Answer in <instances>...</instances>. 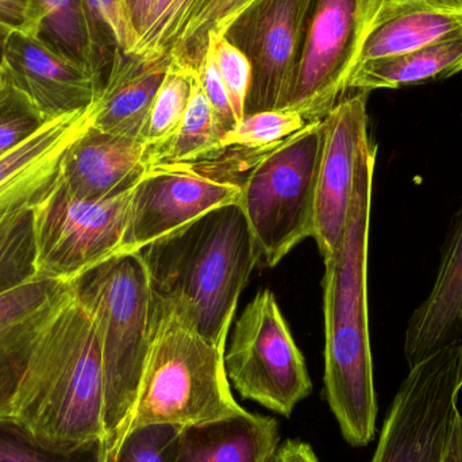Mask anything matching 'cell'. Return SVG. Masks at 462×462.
Here are the masks:
<instances>
[{
  "label": "cell",
  "mask_w": 462,
  "mask_h": 462,
  "mask_svg": "<svg viewBox=\"0 0 462 462\" xmlns=\"http://www.w3.org/2000/svg\"><path fill=\"white\" fill-rule=\"evenodd\" d=\"M269 462H319L312 448L300 439H287L277 447Z\"/></svg>",
  "instance_id": "39"
},
{
  "label": "cell",
  "mask_w": 462,
  "mask_h": 462,
  "mask_svg": "<svg viewBox=\"0 0 462 462\" xmlns=\"http://www.w3.org/2000/svg\"><path fill=\"white\" fill-rule=\"evenodd\" d=\"M206 2L208 0H157L133 54L143 60L170 56L181 32Z\"/></svg>",
  "instance_id": "31"
},
{
  "label": "cell",
  "mask_w": 462,
  "mask_h": 462,
  "mask_svg": "<svg viewBox=\"0 0 462 462\" xmlns=\"http://www.w3.org/2000/svg\"><path fill=\"white\" fill-rule=\"evenodd\" d=\"M78 300L91 315L105 376L108 456L129 430L156 328V303L140 252L106 261L75 280Z\"/></svg>",
  "instance_id": "4"
},
{
  "label": "cell",
  "mask_w": 462,
  "mask_h": 462,
  "mask_svg": "<svg viewBox=\"0 0 462 462\" xmlns=\"http://www.w3.org/2000/svg\"><path fill=\"white\" fill-rule=\"evenodd\" d=\"M323 146L322 119L260 154L242 179L239 206L258 263L265 268H273L296 245L314 236Z\"/></svg>",
  "instance_id": "6"
},
{
  "label": "cell",
  "mask_w": 462,
  "mask_h": 462,
  "mask_svg": "<svg viewBox=\"0 0 462 462\" xmlns=\"http://www.w3.org/2000/svg\"><path fill=\"white\" fill-rule=\"evenodd\" d=\"M377 146L358 152L355 191L341 245L325 260V393L342 437L366 447L376 434L377 398L368 315V246Z\"/></svg>",
  "instance_id": "1"
},
{
  "label": "cell",
  "mask_w": 462,
  "mask_h": 462,
  "mask_svg": "<svg viewBox=\"0 0 462 462\" xmlns=\"http://www.w3.org/2000/svg\"><path fill=\"white\" fill-rule=\"evenodd\" d=\"M75 295V282L32 279L0 293V417L16 395L49 323Z\"/></svg>",
  "instance_id": "15"
},
{
  "label": "cell",
  "mask_w": 462,
  "mask_h": 462,
  "mask_svg": "<svg viewBox=\"0 0 462 462\" xmlns=\"http://www.w3.org/2000/svg\"><path fill=\"white\" fill-rule=\"evenodd\" d=\"M170 61V56L143 60L118 49L99 97L91 107V126L140 141Z\"/></svg>",
  "instance_id": "19"
},
{
  "label": "cell",
  "mask_w": 462,
  "mask_h": 462,
  "mask_svg": "<svg viewBox=\"0 0 462 462\" xmlns=\"http://www.w3.org/2000/svg\"><path fill=\"white\" fill-rule=\"evenodd\" d=\"M312 122L295 111L272 110L245 116L221 141L222 151L266 152Z\"/></svg>",
  "instance_id": "29"
},
{
  "label": "cell",
  "mask_w": 462,
  "mask_h": 462,
  "mask_svg": "<svg viewBox=\"0 0 462 462\" xmlns=\"http://www.w3.org/2000/svg\"><path fill=\"white\" fill-rule=\"evenodd\" d=\"M105 441L59 448L38 439L15 418L0 417V462H107Z\"/></svg>",
  "instance_id": "26"
},
{
  "label": "cell",
  "mask_w": 462,
  "mask_h": 462,
  "mask_svg": "<svg viewBox=\"0 0 462 462\" xmlns=\"http://www.w3.org/2000/svg\"><path fill=\"white\" fill-rule=\"evenodd\" d=\"M94 48L95 75L105 84L116 51L133 54L135 38L125 15L124 0H83Z\"/></svg>",
  "instance_id": "28"
},
{
  "label": "cell",
  "mask_w": 462,
  "mask_h": 462,
  "mask_svg": "<svg viewBox=\"0 0 462 462\" xmlns=\"http://www.w3.org/2000/svg\"><path fill=\"white\" fill-rule=\"evenodd\" d=\"M26 34L95 75L94 48L83 0H29Z\"/></svg>",
  "instance_id": "23"
},
{
  "label": "cell",
  "mask_w": 462,
  "mask_h": 462,
  "mask_svg": "<svg viewBox=\"0 0 462 462\" xmlns=\"http://www.w3.org/2000/svg\"><path fill=\"white\" fill-rule=\"evenodd\" d=\"M2 68L3 78L23 92L49 122L86 113L102 91L86 69L26 32H8Z\"/></svg>",
  "instance_id": "14"
},
{
  "label": "cell",
  "mask_w": 462,
  "mask_h": 462,
  "mask_svg": "<svg viewBox=\"0 0 462 462\" xmlns=\"http://www.w3.org/2000/svg\"><path fill=\"white\" fill-rule=\"evenodd\" d=\"M460 35L462 8L428 7L407 11L382 22L369 32L358 65L409 53Z\"/></svg>",
  "instance_id": "22"
},
{
  "label": "cell",
  "mask_w": 462,
  "mask_h": 462,
  "mask_svg": "<svg viewBox=\"0 0 462 462\" xmlns=\"http://www.w3.org/2000/svg\"><path fill=\"white\" fill-rule=\"evenodd\" d=\"M277 447L276 420L246 411L181 428L175 462H269Z\"/></svg>",
  "instance_id": "20"
},
{
  "label": "cell",
  "mask_w": 462,
  "mask_h": 462,
  "mask_svg": "<svg viewBox=\"0 0 462 462\" xmlns=\"http://www.w3.org/2000/svg\"><path fill=\"white\" fill-rule=\"evenodd\" d=\"M132 192L105 200H79L56 183L32 210L35 279L75 282L124 254Z\"/></svg>",
  "instance_id": "10"
},
{
  "label": "cell",
  "mask_w": 462,
  "mask_h": 462,
  "mask_svg": "<svg viewBox=\"0 0 462 462\" xmlns=\"http://www.w3.org/2000/svg\"><path fill=\"white\" fill-rule=\"evenodd\" d=\"M152 162L141 141L100 132L89 124L68 146L57 184L79 200H105L132 191Z\"/></svg>",
  "instance_id": "16"
},
{
  "label": "cell",
  "mask_w": 462,
  "mask_h": 462,
  "mask_svg": "<svg viewBox=\"0 0 462 462\" xmlns=\"http://www.w3.org/2000/svg\"><path fill=\"white\" fill-rule=\"evenodd\" d=\"M462 337L410 366L371 462H462Z\"/></svg>",
  "instance_id": "7"
},
{
  "label": "cell",
  "mask_w": 462,
  "mask_h": 462,
  "mask_svg": "<svg viewBox=\"0 0 462 462\" xmlns=\"http://www.w3.org/2000/svg\"><path fill=\"white\" fill-rule=\"evenodd\" d=\"M156 3L157 0H124L125 15H126L127 23L134 35L135 45L145 29L146 22H148Z\"/></svg>",
  "instance_id": "38"
},
{
  "label": "cell",
  "mask_w": 462,
  "mask_h": 462,
  "mask_svg": "<svg viewBox=\"0 0 462 462\" xmlns=\"http://www.w3.org/2000/svg\"><path fill=\"white\" fill-rule=\"evenodd\" d=\"M13 418L53 447L106 442L102 352L94 320L76 293L43 331Z\"/></svg>",
  "instance_id": "3"
},
{
  "label": "cell",
  "mask_w": 462,
  "mask_h": 462,
  "mask_svg": "<svg viewBox=\"0 0 462 462\" xmlns=\"http://www.w3.org/2000/svg\"><path fill=\"white\" fill-rule=\"evenodd\" d=\"M462 70V35L409 53L363 62L356 68L347 92L398 89L444 80Z\"/></svg>",
  "instance_id": "21"
},
{
  "label": "cell",
  "mask_w": 462,
  "mask_h": 462,
  "mask_svg": "<svg viewBox=\"0 0 462 462\" xmlns=\"http://www.w3.org/2000/svg\"><path fill=\"white\" fill-rule=\"evenodd\" d=\"M226 130L194 75L191 99L175 135L152 157L153 164H192L221 154Z\"/></svg>",
  "instance_id": "24"
},
{
  "label": "cell",
  "mask_w": 462,
  "mask_h": 462,
  "mask_svg": "<svg viewBox=\"0 0 462 462\" xmlns=\"http://www.w3.org/2000/svg\"><path fill=\"white\" fill-rule=\"evenodd\" d=\"M225 369L236 393L247 401L291 417L312 391L300 350L269 290L247 304L225 349Z\"/></svg>",
  "instance_id": "9"
},
{
  "label": "cell",
  "mask_w": 462,
  "mask_h": 462,
  "mask_svg": "<svg viewBox=\"0 0 462 462\" xmlns=\"http://www.w3.org/2000/svg\"><path fill=\"white\" fill-rule=\"evenodd\" d=\"M197 79L205 92L206 97L210 102L211 107L216 111L219 122L225 127L226 133L236 125L233 108H231L229 95L225 88L224 81L217 65L216 54L213 46L208 45L202 61L197 69Z\"/></svg>",
  "instance_id": "35"
},
{
  "label": "cell",
  "mask_w": 462,
  "mask_h": 462,
  "mask_svg": "<svg viewBox=\"0 0 462 462\" xmlns=\"http://www.w3.org/2000/svg\"><path fill=\"white\" fill-rule=\"evenodd\" d=\"M181 428L175 425H143L132 428L107 462H175Z\"/></svg>",
  "instance_id": "32"
},
{
  "label": "cell",
  "mask_w": 462,
  "mask_h": 462,
  "mask_svg": "<svg viewBox=\"0 0 462 462\" xmlns=\"http://www.w3.org/2000/svg\"><path fill=\"white\" fill-rule=\"evenodd\" d=\"M428 7L462 8V0H374L369 32L399 14Z\"/></svg>",
  "instance_id": "36"
},
{
  "label": "cell",
  "mask_w": 462,
  "mask_h": 462,
  "mask_svg": "<svg viewBox=\"0 0 462 462\" xmlns=\"http://www.w3.org/2000/svg\"><path fill=\"white\" fill-rule=\"evenodd\" d=\"M368 92L345 97L325 122V146L318 176L314 239L323 260L341 245L355 191L358 152L368 135Z\"/></svg>",
  "instance_id": "13"
},
{
  "label": "cell",
  "mask_w": 462,
  "mask_h": 462,
  "mask_svg": "<svg viewBox=\"0 0 462 462\" xmlns=\"http://www.w3.org/2000/svg\"><path fill=\"white\" fill-rule=\"evenodd\" d=\"M374 0H314L295 86L282 110L322 121L347 94Z\"/></svg>",
  "instance_id": "11"
},
{
  "label": "cell",
  "mask_w": 462,
  "mask_h": 462,
  "mask_svg": "<svg viewBox=\"0 0 462 462\" xmlns=\"http://www.w3.org/2000/svg\"><path fill=\"white\" fill-rule=\"evenodd\" d=\"M2 78H3V68H2V64H0V81H2Z\"/></svg>",
  "instance_id": "41"
},
{
  "label": "cell",
  "mask_w": 462,
  "mask_h": 462,
  "mask_svg": "<svg viewBox=\"0 0 462 462\" xmlns=\"http://www.w3.org/2000/svg\"><path fill=\"white\" fill-rule=\"evenodd\" d=\"M252 0H208L181 32L170 57L181 67L197 72L210 38L222 35L230 22Z\"/></svg>",
  "instance_id": "30"
},
{
  "label": "cell",
  "mask_w": 462,
  "mask_h": 462,
  "mask_svg": "<svg viewBox=\"0 0 462 462\" xmlns=\"http://www.w3.org/2000/svg\"><path fill=\"white\" fill-rule=\"evenodd\" d=\"M8 30L0 27V64L3 62V51H5V40H7Z\"/></svg>",
  "instance_id": "40"
},
{
  "label": "cell",
  "mask_w": 462,
  "mask_h": 462,
  "mask_svg": "<svg viewBox=\"0 0 462 462\" xmlns=\"http://www.w3.org/2000/svg\"><path fill=\"white\" fill-rule=\"evenodd\" d=\"M208 45L213 46L217 65L229 95L234 116L238 124L245 116V103H246L250 80H252V67L249 60L224 35L210 38Z\"/></svg>",
  "instance_id": "34"
},
{
  "label": "cell",
  "mask_w": 462,
  "mask_h": 462,
  "mask_svg": "<svg viewBox=\"0 0 462 462\" xmlns=\"http://www.w3.org/2000/svg\"><path fill=\"white\" fill-rule=\"evenodd\" d=\"M86 113L48 122L29 140L0 157V216L34 208L56 186L68 146L88 126Z\"/></svg>",
  "instance_id": "17"
},
{
  "label": "cell",
  "mask_w": 462,
  "mask_h": 462,
  "mask_svg": "<svg viewBox=\"0 0 462 462\" xmlns=\"http://www.w3.org/2000/svg\"><path fill=\"white\" fill-rule=\"evenodd\" d=\"M34 208L0 216V293L35 279Z\"/></svg>",
  "instance_id": "27"
},
{
  "label": "cell",
  "mask_w": 462,
  "mask_h": 462,
  "mask_svg": "<svg viewBox=\"0 0 462 462\" xmlns=\"http://www.w3.org/2000/svg\"><path fill=\"white\" fill-rule=\"evenodd\" d=\"M224 356L156 303L153 344L129 430L159 423L186 428L246 412L231 393Z\"/></svg>",
  "instance_id": "5"
},
{
  "label": "cell",
  "mask_w": 462,
  "mask_h": 462,
  "mask_svg": "<svg viewBox=\"0 0 462 462\" xmlns=\"http://www.w3.org/2000/svg\"><path fill=\"white\" fill-rule=\"evenodd\" d=\"M29 0H0V27L26 32Z\"/></svg>",
  "instance_id": "37"
},
{
  "label": "cell",
  "mask_w": 462,
  "mask_h": 462,
  "mask_svg": "<svg viewBox=\"0 0 462 462\" xmlns=\"http://www.w3.org/2000/svg\"><path fill=\"white\" fill-rule=\"evenodd\" d=\"M138 252L156 303L226 349L239 295L258 263L241 206L214 208Z\"/></svg>",
  "instance_id": "2"
},
{
  "label": "cell",
  "mask_w": 462,
  "mask_h": 462,
  "mask_svg": "<svg viewBox=\"0 0 462 462\" xmlns=\"http://www.w3.org/2000/svg\"><path fill=\"white\" fill-rule=\"evenodd\" d=\"M312 3L252 0L222 32L252 67L245 116L282 110L287 105L298 75Z\"/></svg>",
  "instance_id": "12"
},
{
  "label": "cell",
  "mask_w": 462,
  "mask_h": 462,
  "mask_svg": "<svg viewBox=\"0 0 462 462\" xmlns=\"http://www.w3.org/2000/svg\"><path fill=\"white\" fill-rule=\"evenodd\" d=\"M445 242L433 288L407 325L404 356L409 366L461 338L462 200Z\"/></svg>",
  "instance_id": "18"
},
{
  "label": "cell",
  "mask_w": 462,
  "mask_h": 462,
  "mask_svg": "<svg viewBox=\"0 0 462 462\" xmlns=\"http://www.w3.org/2000/svg\"><path fill=\"white\" fill-rule=\"evenodd\" d=\"M257 154L224 151L214 159L192 164H153L133 189L125 253L181 229L226 205H239L241 179Z\"/></svg>",
  "instance_id": "8"
},
{
  "label": "cell",
  "mask_w": 462,
  "mask_h": 462,
  "mask_svg": "<svg viewBox=\"0 0 462 462\" xmlns=\"http://www.w3.org/2000/svg\"><path fill=\"white\" fill-rule=\"evenodd\" d=\"M461 325H462V311H461Z\"/></svg>",
  "instance_id": "42"
},
{
  "label": "cell",
  "mask_w": 462,
  "mask_h": 462,
  "mask_svg": "<svg viewBox=\"0 0 462 462\" xmlns=\"http://www.w3.org/2000/svg\"><path fill=\"white\" fill-rule=\"evenodd\" d=\"M195 72L181 67L171 59L167 75L154 97L140 141L148 149L149 156L160 151L183 121L192 94Z\"/></svg>",
  "instance_id": "25"
},
{
  "label": "cell",
  "mask_w": 462,
  "mask_h": 462,
  "mask_svg": "<svg viewBox=\"0 0 462 462\" xmlns=\"http://www.w3.org/2000/svg\"><path fill=\"white\" fill-rule=\"evenodd\" d=\"M49 121L32 100L2 78L0 81V157L29 140Z\"/></svg>",
  "instance_id": "33"
}]
</instances>
